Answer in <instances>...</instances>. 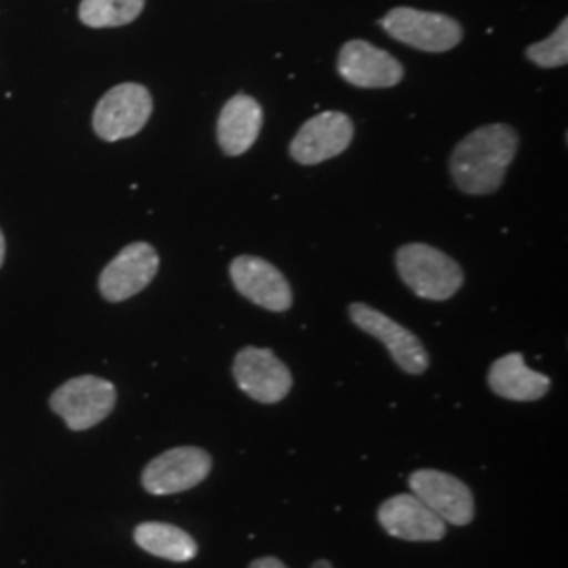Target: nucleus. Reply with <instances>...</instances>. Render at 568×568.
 Returning a JSON list of instances; mask_svg holds the SVG:
<instances>
[{"label": "nucleus", "instance_id": "ddd939ff", "mask_svg": "<svg viewBox=\"0 0 568 568\" xmlns=\"http://www.w3.org/2000/svg\"><path fill=\"white\" fill-rule=\"evenodd\" d=\"M337 72L358 89H392L405 79L403 63L371 42L347 41L337 60Z\"/></svg>", "mask_w": 568, "mask_h": 568}, {"label": "nucleus", "instance_id": "aec40b11", "mask_svg": "<svg viewBox=\"0 0 568 568\" xmlns=\"http://www.w3.org/2000/svg\"><path fill=\"white\" fill-rule=\"evenodd\" d=\"M248 568H286L284 562H281L278 558H272V556H265V558H257L255 562H251Z\"/></svg>", "mask_w": 568, "mask_h": 568}, {"label": "nucleus", "instance_id": "f03ea898", "mask_svg": "<svg viewBox=\"0 0 568 568\" xmlns=\"http://www.w3.org/2000/svg\"><path fill=\"white\" fill-rule=\"evenodd\" d=\"M396 270L417 297L429 302H447L466 281L459 262L432 244H403L396 251Z\"/></svg>", "mask_w": 568, "mask_h": 568}, {"label": "nucleus", "instance_id": "39448f33", "mask_svg": "<svg viewBox=\"0 0 568 568\" xmlns=\"http://www.w3.org/2000/svg\"><path fill=\"white\" fill-rule=\"evenodd\" d=\"M51 408L74 432L102 424L116 406V387L108 379L82 375L58 387L49 400Z\"/></svg>", "mask_w": 568, "mask_h": 568}, {"label": "nucleus", "instance_id": "1a4fd4ad", "mask_svg": "<svg viewBox=\"0 0 568 568\" xmlns=\"http://www.w3.org/2000/svg\"><path fill=\"white\" fill-rule=\"evenodd\" d=\"M211 467L213 459L203 448H171L145 466L142 485L152 495H175L199 487L211 474Z\"/></svg>", "mask_w": 568, "mask_h": 568}, {"label": "nucleus", "instance_id": "f257e3e1", "mask_svg": "<svg viewBox=\"0 0 568 568\" xmlns=\"http://www.w3.org/2000/svg\"><path fill=\"white\" fill-rule=\"evenodd\" d=\"M518 133L509 124H485L455 145L448 171L453 183L469 196L495 194L518 152Z\"/></svg>", "mask_w": 568, "mask_h": 568}, {"label": "nucleus", "instance_id": "412c9836", "mask_svg": "<svg viewBox=\"0 0 568 568\" xmlns=\"http://www.w3.org/2000/svg\"><path fill=\"white\" fill-rule=\"evenodd\" d=\"M312 568H333V565H331L328 560H316V562L312 565Z\"/></svg>", "mask_w": 568, "mask_h": 568}, {"label": "nucleus", "instance_id": "423d86ee", "mask_svg": "<svg viewBox=\"0 0 568 568\" xmlns=\"http://www.w3.org/2000/svg\"><path fill=\"white\" fill-rule=\"evenodd\" d=\"M236 386L262 405H276L286 398L293 387L288 366L267 347H244L232 366Z\"/></svg>", "mask_w": 568, "mask_h": 568}, {"label": "nucleus", "instance_id": "0eeeda50", "mask_svg": "<svg viewBox=\"0 0 568 568\" xmlns=\"http://www.w3.org/2000/svg\"><path fill=\"white\" fill-rule=\"evenodd\" d=\"M352 323L358 326L361 331H365L366 335L375 337L377 342L386 345L389 356L394 358V363L400 366L408 375H422L426 373L429 366V356H427L426 345L422 344V339L410 333L408 328L398 325L396 321H392L384 312L371 307V305L356 304L347 307Z\"/></svg>", "mask_w": 568, "mask_h": 568}, {"label": "nucleus", "instance_id": "20e7f679", "mask_svg": "<svg viewBox=\"0 0 568 568\" xmlns=\"http://www.w3.org/2000/svg\"><path fill=\"white\" fill-rule=\"evenodd\" d=\"M154 102L150 91L138 82H122L103 95L93 112V129L103 142L133 138L150 121Z\"/></svg>", "mask_w": 568, "mask_h": 568}, {"label": "nucleus", "instance_id": "7ed1b4c3", "mask_svg": "<svg viewBox=\"0 0 568 568\" xmlns=\"http://www.w3.org/2000/svg\"><path fill=\"white\" fill-rule=\"evenodd\" d=\"M379 26L394 41L408 44L426 53H445L464 41V28L459 21L445 13L419 11L410 7H396Z\"/></svg>", "mask_w": 568, "mask_h": 568}, {"label": "nucleus", "instance_id": "dca6fc26", "mask_svg": "<svg viewBox=\"0 0 568 568\" xmlns=\"http://www.w3.org/2000/svg\"><path fill=\"white\" fill-rule=\"evenodd\" d=\"M488 387L506 400L535 403L548 394L551 382L548 375L532 371L520 352H514L490 365Z\"/></svg>", "mask_w": 568, "mask_h": 568}, {"label": "nucleus", "instance_id": "4be33fe9", "mask_svg": "<svg viewBox=\"0 0 568 568\" xmlns=\"http://www.w3.org/2000/svg\"><path fill=\"white\" fill-rule=\"evenodd\" d=\"M4 262V236H2V232H0V265Z\"/></svg>", "mask_w": 568, "mask_h": 568}, {"label": "nucleus", "instance_id": "a211bd4d", "mask_svg": "<svg viewBox=\"0 0 568 568\" xmlns=\"http://www.w3.org/2000/svg\"><path fill=\"white\" fill-rule=\"evenodd\" d=\"M145 0H82L79 18L89 28H121L142 16Z\"/></svg>", "mask_w": 568, "mask_h": 568}, {"label": "nucleus", "instance_id": "f3484780", "mask_svg": "<svg viewBox=\"0 0 568 568\" xmlns=\"http://www.w3.org/2000/svg\"><path fill=\"white\" fill-rule=\"evenodd\" d=\"M135 544L164 560L171 562H190L196 558L199 546L183 528L166 523H143L135 528Z\"/></svg>", "mask_w": 568, "mask_h": 568}, {"label": "nucleus", "instance_id": "9b49d317", "mask_svg": "<svg viewBox=\"0 0 568 568\" xmlns=\"http://www.w3.org/2000/svg\"><path fill=\"white\" fill-rule=\"evenodd\" d=\"M159 253L152 244H126L121 253L105 265L100 276V291L105 302L119 304L142 293L159 274Z\"/></svg>", "mask_w": 568, "mask_h": 568}, {"label": "nucleus", "instance_id": "6ab92c4d", "mask_svg": "<svg viewBox=\"0 0 568 568\" xmlns=\"http://www.w3.org/2000/svg\"><path fill=\"white\" fill-rule=\"evenodd\" d=\"M527 58L539 68H560L568 63V21H560L556 32L546 41L535 42L527 49Z\"/></svg>", "mask_w": 568, "mask_h": 568}, {"label": "nucleus", "instance_id": "6e6552de", "mask_svg": "<svg viewBox=\"0 0 568 568\" xmlns=\"http://www.w3.org/2000/svg\"><path fill=\"white\" fill-rule=\"evenodd\" d=\"M354 140V122L335 110H326L305 121L288 145L295 163L312 166L342 156Z\"/></svg>", "mask_w": 568, "mask_h": 568}, {"label": "nucleus", "instance_id": "2eb2a0df", "mask_svg": "<svg viewBox=\"0 0 568 568\" xmlns=\"http://www.w3.org/2000/svg\"><path fill=\"white\" fill-rule=\"evenodd\" d=\"M264 124L260 102L246 93H236L224 103L217 119V143L225 156H243L257 142Z\"/></svg>", "mask_w": 568, "mask_h": 568}, {"label": "nucleus", "instance_id": "9d476101", "mask_svg": "<svg viewBox=\"0 0 568 568\" xmlns=\"http://www.w3.org/2000/svg\"><path fill=\"white\" fill-rule=\"evenodd\" d=\"M408 488L448 525L466 527L474 520V495L459 478L438 469H417L408 476Z\"/></svg>", "mask_w": 568, "mask_h": 568}, {"label": "nucleus", "instance_id": "4468645a", "mask_svg": "<svg viewBox=\"0 0 568 568\" xmlns=\"http://www.w3.org/2000/svg\"><path fill=\"white\" fill-rule=\"evenodd\" d=\"M377 518L387 535L405 541H440L447 535V523L413 493L389 497Z\"/></svg>", "mask_w": 568, "mask_h": 568}, {"label": "nucleus", "instance_id": "f8f14e48", "mask_svg": "<svg viewBox=\"0 0 568 568\" xmlns=\"http://www.w3.org/2000/svg\"><path fill=\"white\" fill-rule=\"evenodd\" d=\"M230 278L244 300L267 312H286L293 305V291L283 272L262 257H236L230 264Z\"/></svg>", "mask_w": 568, "mask_h": 568}]
</instances>
